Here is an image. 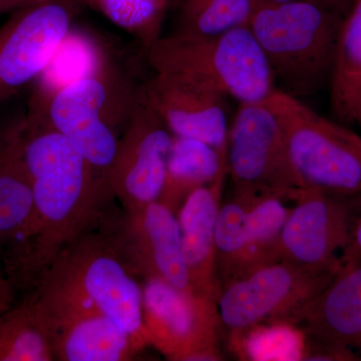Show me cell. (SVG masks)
Wrapping results in <instances>:
<instances>
[{"label": "cell", "instance_id": "6da1fadb", "mask_svg": "<svg viewBox=\"0 0 361 361\" xmlns=\"http://www.w3.org/2000/svg\"><path fill=\"white\" fill-rule=\"evenodd\" d=\"M7 130L35 199L32 227L7 251V277L18 291H33L63 248L101 222L114 195L80 149L45 118L27 116Z\"/></svg>", "mask_w": 361, "mask_h": 361}, {"label": "cell", "instance_id": "7a4b0ae2", "mask_svg": "<svg viewBox=\"0 0 361 361\" xmlns=\"http://www.w3.org/2000/svg\"><path fill=\"white\" fill-rule=\"evenodd\" d=\"M343 18L316 4L262 0L248 26L279 90L301 99L329 89Z\"/></svg>", "mask_w": 361, "mask_h": 361}, {"label": "cell", "instance_id": "3957f363", "mask_svg": "<svg viewBox=\"0 0 361 361\" xmlns=\"http://www.w3.org/2000/svg\"><path fill=\"white\" fill-rule=\"evenodd\" d=\"M146 54L154 71L191 75L239 103L265 101L277 89L248 25L210 35L174 32L163 35Z\"/></svg>", "mask_w": 361, "mask_h": 361}, {"label": "cell", "instance_id": "277c9868", "mask_svg": "<svg viewBox=\"0 0 361 361\" xmlns=\"http://www.w3.org/2000/svg\"><path fill=\"white\" fill-rule=\"evenodd\" d=\"M42 281L84 297L142 350L149 346L142 319V280L126 264L99 223L63 248Z\"/></svg>", "mask_w": 361, "mask_h": 361}, {"label": "cell", "instance_id": "5b68a950", "mask_svg": "<svg viewBox=\"0 0 361 361\" xmlns=\"http://www.w3.org/2000/svg\"><path fill=\"white\" fill-rule=\"evenodd\" d=\"M265 104L286 137L292 165L302 188L361 197V137L276 89Z\"/></svg>", "mask_w": 361, "mask_h": 361}, {"label": "cell", "instance_id": "8992f818", "mask_svg": "<svg viewBox=\"0 0 361 361\" xmlns=\"http://www.w3.org/2000/svg\"><path fill=\"white\" fill-rule=\"evenodd\" d=\"M139 85L123 77L111 63L99 75L59 92L42 118L80 149L109 188L118 132L122 133L129 118Z\"/></svg>", "mask_w": 361, "mask_h": 361}, {"label": "cell", "instance_id": "52a82bcc", "mask_svg": "<svg viewBox=\"0 0 361 361\" xmlns=\"http://www.w3.org/2000/svg\"><path fill=\"white\" fill-rule=\"evenodd\" d=\"M337 271L320 272L278 261L221 287L217 308L229 334L264 322L296 324L298 316Z\"/></svg>", "mask_w": 361, "mask_h": 361}, {"label": "cell", "instance_id": "ba28073f", "mask_svg": "<svg viewBox=\"0 0 361 361\" xmlns=\"http://www.w3.org/2000/svg\"><path fill=\"white\" fill-rule=\"evenodd\" d=\"M142 319L149 345L171 361H219L222 331L216 301L159 278L142 280Z\"/></svg>", "mask_w": 361, "mask_h": 361}, {"label": "cell", "instance_id": "9c48e42d", "mask_svg": "<svg viewBox=\"0 0 361 361\" xmlns=\"http://www.w3.org/2000/svg\"><path fill=\"white\" fill-rule=\"evenodd\" d=\"M56 361H128L142 349L84 297L49 281L28 296Z\"/></svg>", "mask_w": 361, "mask_h": 361}, {"label": "cell", "instance_id": "30bf717a", "mask_svg": "<svg viewBox=\"0 0 361 361\" xmlns=\"http://www.w3.org/2000/svg\"><path fill=\"white\" fill-rule=\"evenodd\" d=\"M227 164L235 190L273 192L293 200L302 188L283 129L264 101L240 103L229 126Z\"/></svg>", "mask_w": 361, "mask_h": 361}, {"label": "cell", "instance_id": "8fae6325", "mask_svg": "<svg viewBox=\"0 0 361 361\" xmlns=\"http://www.w3.org/2000/svg\"><path fill=\"white\" fill-rule=\"evenodd\" d=\"M135 276L159 278L179 290L195 292L180 243L177 213L161 201L134 210H110L99 222Z\"/></svg>", "mask_w": 361, "mask_h": 361}, {"label": "cell", "instance_id": "7c38bea8", "mask_svg": "<svg viewBox=\"0 0 361 361\" xmlns=\"http://www.w3.org/2000/svg\"><path fill=\"white\" fill-rule=\"evenodd\" d=\"M174 137L149 102L144 85H140L118 137L109 179L111 193L123 210L160 200Z\"/></svg>", "mask_w": 361, "mask_h": 361}, {"label": "cell", "instance_id": "4fadbf2b", "mask_svg": "<svg viewBox=\"0 0 361 361\" xmlns=\"http://www.w3.org/2000/svg\"><path fill=\"white\" fill-rule=\"evenodd\" d=\"M350 197L315 188L294 193V206L282 231L280 260L327 272L341 266L355 222Z\"/></svg>", "mask_w": 361, "mask_h": 361}, {"label": "cell", "instance_id": "5bb4252c", "mask_svg": "<svg viewBox=\"0 0 361 361\" xmlns=\"http://www.w3.org/2000/svg\"><path fill=\"white\" fill-rule=\"evenodd\" d=\"M75 0H40L0 27V103L37 80L73 27Z\"/></svg>", "mask_w": 361, "mask_h": 361}, {"label": "cell", "instance_id": "9a60e30c", "mask_svg": "<svg viewBox=\"0 0 361 361\" xmlns=\"http://www.w3.org/2000/svg\"><path fill=\"white\" fill-rule=\"evenodd\" d=\"M142 85L175 137L198 140L227 155V96L184 73L154 71Z\"/></svg>", "mask_w": 361, "mask_h": 361}, {"label": "cell", "instance_id": "2e32d148", "mask_svg": "<svg viewBox=\"0 0 361 361\" xmlns=\"http://www.w3.org/2000/svg\"><path fill=\"white\" fill-rule=\"evenodd\" d=\"M295 325L313 341L346 349L361 360V261L342 257L339 269Z\"/></svg>", "mask_w": 361, "mask_h": 361}, {"label": "cell", "instance_id": "e0dca14e", "mask_svg": "<svg viewBox=\"0 0 361 361\" xmlns=\"http://www.w3.org/2000/svg\"><path fill=\"white\" fill-rule=\"evenodd\" d=\"M226 176L198 188L177 212L180 243L195 292L217 301L221 291L216 262V226Z\"/></svg>", "mask_w": 361, "mask_h": 361}, {"label": "cell", "instance_id": "ac0fdd59", "mask_svg": "<svg viewBox=\"0 0 361 361\" xmlns=\"http://www.w3.org/2000/svg\"><path fill=\"white\" fill-rule=\"evenodd\" d=\"M111 63L104 44L94 35L73 26L37 78L28 116L44 118L47 106L59 92L99 75Z\"/></svg>", "mask_w": 361, "mask_h": 361}, {"label": "cell", "instance_id": "d6986e66", "mask_svg": "<svg viewBox=\"0 0 361 361\" xmlns=\"http://www.w3.org/2000/svg\"><path fill=\"white\" fill-rule=\"evenodd\" d=\"M224 174H228L227 155L198 140L174 137L159 201L177 213L192 192Z\"/></svg>", "mask_w": 361, "mask_h": 361}, {"label": "cell", "instance_id": "ffe728a7", "mask_svg": "<svg viewBox=\"0 0 361 361\" xmlns=\"http://www.w3.org/2000/svg\"><path fill=\"white\" fill-rule=\"evenodd\" d=\"M33 219L32 180L6 129L0 133V247L9 248L23 238Z\"/></svg>", "mask_w": 361, "mask_h": 361}, {"label": "cell", "instance_id": "44dd1931", "mask_svg": "<svg viewBox=\"0 0 361 361\" xmlns=\"http://www.w3.org/2000/svg\"><path fill=\"white\" fill-rule=\"evenodd\" d=\"M330 90V109L343 125L355 123L361 102V0H353L342 21Z\"/></svg>", "mask_w": 361, "mask_h": 361}, {"label": "cell", "instance_id": "7402d4cb", "mask_svg": "<svg viewBox=\"0 0 361 361\" xmlns=\"http://www.w3.org/2000/svg\"><path fill=\"white\" fill-rule=\"evenodd\" d=\"M286 197L273 192H254L244 221V253L241 275L280 260V241L292 207ZM238 277V278H239Z\"/></svg>", "mask_w": 361, "mask_h": 361}, {"label": "cell", "instance_id": "603a6c76", "mask_svg": "<svg viewBox=\"0 0 361 361\" xmlns=\"http://www.w3.org/2000/svg\"><path fill=\"white\" fill-rule=\"evenodd\" d=\"M229 348L242 360H305L308 338L292 323L273 322L229 334Z\"/></svg>", "mask_w": 361, "mask_h": 361}, {"label": "cell", "instance_id": "cb8c5ba5", "mask_svg": "<svg viewBox=\"0 0 361 361\" xmlns=\"http://www.w3.org/2000/svg\"><path fill=\"white\" fill-rule=\"evenodd\" d=\"M54 360L51 338L28 299L0 313V361Z\"/></svg>", "mask_w": 361, "mask_h": 361}, {"label": "cell", "instance_id": "d4e9b609", "mask_svg": "<svg viewBox=\"0 0 361 361\" xmlns=\"http://www.w3.org/2000/svg\"><path fill=\"white\" fill-rule=\"evenodd\" d=\"M262 0H172L176 32L218 35L247 26Z\"/></svg>", "mask_w": 361, "mask_h": 361}, {"label": "cell", "instance_id": "484cf974", "mask_svg": "<svg viewBox=\"0 0 361 361\" xmlns=\"http://www.w3.org/2000/svg\"><path fill=\"white\" fill-rule=\"evenodd\" d=\"M94 11L129 33L145 51L163 37L172 0H85Z\"/></svg>", "mask_w": 361, "mask_h": 361}, {"label": "cell", "instance_id": "4316f807", "mask_svg": "<svg viewBox=\"0 0 361 361\" xmlns=\"http://www.w3.org/2000/svg\"><path fill=\"white\" fill-rule=\"evenodd\" d=\"M254 192L235 190L232 200L221 205L216 226V262L221 287L241 275L245 253L244 221Z\"/></svg>", "mask_w": 361, "mask_h": 361}, {"label": "cell", "instance_id": "83f0119b", "mask_svg": "<svg viewBox=\"0 0 361 361\" xmlns=\"http://www.w3.org/2000/svg\"><path fill=\"white\" fill-rule=\"evenodd\" d=\"M18 289L9 277L0 276V313L16 305Z\"/></svg>", "mask_w": 361, "mask_h": 361}, {"label": "cell", "instance_id": "f1b7e54d", "mask_svg": "<svg viewBox=\"0 0 361 361\" xmlns=\"http://www.w3.org/2000/svg\"><path fill=\"white\" fill-rule=\"evenodd\" d=\"M342 257L355 258L361 261V212L355 218L350 242Z\"/></svg>", "mask_w": 361, "mask_h": 361}, {"label": "cell", "instance_id": "f546056e", "mask_svg": "<svg viewBox=\"0 0 361 361\" xmlns=\"http://www.w3.org/2000/svg\"><path fill=\"white\" fill-rule=\"evenodd\" d=\"M268 1L279 2H306V4H316V6L327 7V8L334 9L343 14L344 16L348 13L350 8L353 0H268Z\"/></svg>", "mask_w": 361, "mask_h": 361}, {"label": "cell", "instance_id": "4dcf8cb0", "mask_svg": "<svg viewBox=\"0 0 361 361\" xmlns=\"http://www.w3.org/2000/svg\"><path fill=\"white\" fill-rule=\"evenodd\" d=\"M40 0H0V13L16 11Z\"/></svg>", "mask_w": 361, "mask_h": 361}, {"label": "cell", "instance_id": "1f68e13d", "mask_svg": "<svg viewBox=\"0 0 361 361\" xmlns=\"http://www.w3.org/2000/svg\"><path fill=\"white\" fill-rule=\"evenodd\" d=\"M355 122H360L361 123V102L360 106H358L357 113H356Z\"/></svg>", "mask_w": 361, "mask_h": 361}, {"label": "cell", "instance_id": "d6a6232c", "mask_svg": "<svg viewBox=\"0 0 361 361\" xmlns=\"http://www.w3.org/2000/svg\"><path fill=\"white\" fill-rule=\"evenodd\" d=\"M2 252H4V249H2L1 247H0V256L2 255Z\"/></svg>", "mask_w": 361, "mask_h": 361}]
</instances>
